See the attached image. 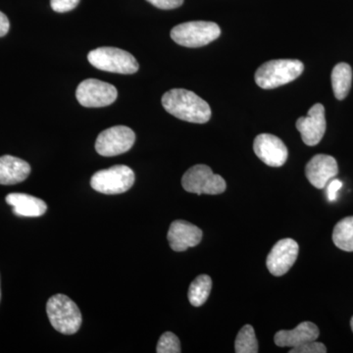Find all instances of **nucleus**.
Here are the masks:
<instances>
[{
    "label": "nucleus",
    "instance_id": "1",
    "mask_svg": "<svg viewBox=\"0 0 353 353\" xmlns=\"http://www.w3.org/2000/svg\"><path fill=\"white\" fill-rule=\"evenodd\" d=\"M162 105L178 119L204 124L211 118V108L205 101L190 90L173 88L162 97Z\"/></svg>",
    "mask_w": 353,
    "mask_h": 353
},
{
    "label": "nucleus",
    "instance_id": "2",
    "mask_svg": "<svg viewBox=\"0 0 353 353\" xmlns=\"http://www.w3.org/2000/svg\"><path fill=\"white\" fill-rule=\"evenodd\" d=\"M304 65L296 59L271 60L255 73V82L264 90H272L292 82L303 74Z\"/></svg>",
    "mask_w": 353,
    "mask_h": 353
},
{
    "label": "nucleus",
    "instance_id": "3",
    "mask_svg": "<svg viewBox=\"0 0 353 353\" xmlns=\"http://www.w3.org/2000/svg\"><path fill=\"white\" fill-rule=\"evenodd\" d=\"M46 312L51 326L64 334H74L82 325V313L77 304L65 294L51 296L46 303Z\"/></svg>",
    "mask_w": 353,
    "mask_h": 353
},
{
    "label": "nucleus",
    "instance_id": "4",
    "mask_svg": "<svg viewBox=\"0 0 353 353\" xmlns=\"http://www.w3.org/2000/svg\"><path fill=\"white\" fill-rule=\"evenodd\" d=\"M221 29L214 22L192 21L176 25L171 31V38L185 48H196L208 46L219 38Z\"/></svg>",
    "mask_w": 353,
    "mask_h": 353
},
{
    "label": "nucleus",
    "instance_id": "5",
    "mask_svg": "<svg viewBox=\"0 0 353 353\" xmlns=\"http://www.w3.org/2000/svg\"><path fill=\"white\" fill-rule=\"evenodd\" d=\"M88 60L92 66L109 73L130 74L138 72L139 65L131 53L120 48H99L90 51Z\"/></svg>",
    "mask_w": 353,
    "mask_h": 353
},
{
    "label": "nucleus",
    "instance_id": "6",
    "mask_svg": "<svg viewBox=\"0 0 353 353\" xmlns=\"http://www.w3.org/2000/svg\"><path fill=\"white\" fill-rule=\"evenodd\" d=\"M183 190L190 194H210L216 196L226 190V181L220 175L213 173L208 165H194L183 174L182 178Z\"/></svg>",
    "mask_w": 353,
    "mask_h": 353
},
{
    "label": "nucleus",
    "instance_id": "7",
    "mask_svg": "<svg viewBox=\"0 0 353 353\" xmlns=\"http://www.w3.org/2000/svg\"><path fill=\"white\" fill-rule=\"evenodd\" d=\"M134 183V171L125 165H116L97 172L90 180L92 189L104 194H123L131 189Z\"/></svg>",
    "mask_w": 353,
    "mask_h": 353
},
{
    "label": "nucleus",
    "instance_id": "8",
    "mask_svg": "<svg viewBox=\"0 0 353 353\" xmlns=\"http://www.w3.org/2000/svg\"><path fill=\"white\" fill-rule=\"evenodd\" d=\"M134 141L136 134L129 127H111L99 134L95 141V150L101 157H116L129 152Z\"/></svg>",
    "mask_w": 353,
    "mask_h": 353
},
{
    "label": "nucleus",
    "instance_id": "9",
    "mask_svg": "<svg viewBox=\"0 0 353 353\" xmlns=\"http://www.w3.org/2000/svg\"><path fill=\"white\" fill-rule=\"evenodd\" d=\"M117 88L97 79H87L78 85L76 97L85 108H105L117 99Z\"/></svg>",
    "mask_w": 353,
    "mask_h": 353
},
{
    "label": "nucleus",
    "instance_id": "10",
    "mask_svg": "<svg viewBox=\"0 0 353 353\" xmlns=\"http://www.w3.org/2000/svg\"><path fill=\"white\" fill-rule=\"evenodd\" d=\"M299 243L292 239H283L272 248L266 259V266L272 275L281 277L296 263L299 256Z\"/></svg>",
    "mask_w": 353,
    "mask_h": 353
},
{
    "label": "nucleus",
    "instance_id": "11",
    "mask_svg": "<svg viewBox=\"0 0 353 353\" xmlns=\"http://www.w3.org/2000/svg\"><path fill=\"white\" fill-rule=\"evenodd\" d=\"M253 150L262 162L270 167H282L289 157L282 139L270 134H259L253 143Z\"/></svg>",
    "mask_w": 353,
    "mask_h": 353
},
{
    "label": "nucleus",
    "instance_id": "12",
    "mask_svg": "<svg viewBox=\"0 0 353 353\" xmlns=\"http://www.w3.org/2000/svg\"><path fill=\"white\" fill-rule=\"evenodd\" d=\"M296 129L301 132V139L306 145H317L326 132L324 106L321 103L314 104L309 109L306 117L297 119Z\"/></svg>",
    "mask_w": 353,
    "mask_h": 353
},
{
    "label": "nucleus",
    "instance_id": "13",
    "mask_svg": "<svg viewBox=\"0 0 353 353\" xmlns=\"http://www.w3.org/2000/svg\"><path fill=\"white\" fill-rule=\"evenodd\" d=\"M338 173V162L331 155H315L305 167V175L309 183L319 190L324 189Z\"/></svg>",
    "mask_w": 353,
    "mask_h": 353
},
{
    "label": "nucleus",
    "instance_id": "14",
    "mask_svg": "<svg viewBox=\"0 0 353 353\" xmlns=\"http://www.w3.org/2000/svg\"><path fill=\"white\" fill-rule=\"evenodd\" d=\"M167 239L174 252H182L199 245L202 240V231L192 223L176 220L169 228Z\"/></svg>",
    "mask_w": 353,
    "mask_h": 353
},
{
    "label": "nucleus",
    "instance_id": "15",
    "mask_svg": "<svg viewBox=\"0 0 353 353\" xmlns=\"http://www.w3.org/2000/svg\"><path fill=\"white\" fill-rule=\"evenodd\" d=\"M319 329L312 322H303L294 330H282L275 334L274 341L280 347H296L303 343L317 340Z\"/></svg>",
    "mask_w": 353,
    "mask_h": 353
},
{
    "label": "nucleus",
    "instance_id": "16",
    "mask_svg": "<svg viewBox=\"0 0 353 353\" xmlns=\"http://www.w3.org/2000/svg\"><path fill=\"white\" fill-rule=\"evenodd\" d=\"M31 173V166L20 158L4 155L0 157V185H16L24 182Z\"/></svg>",
    "mask_w": 353,
    "mask_h": 353
},
{
    "label": "nucleus",
    "instance_id": "17",
    "mask_svg": "<svg viewBox=\"0 0 353 353\" xmlns=\"http://www.w3.org/2000/svg\"><path fill=\"white\" fill-rule=\"evenodd\" d=\"M6 201L12 206L14 214L20 217H39L48 210V205L43 199L30 194L14 192L8 194Z\"/></svg>",
    "mask_w": 353,
    "mask_h": 353
},
{
    "label": "nucleus",
    "instance_id": "18",
    "mask_svg": "<svg viewBox=\"0 0 353 353\" xmlns=\"http://www.w3.org/2000/svg\"><path fill=\"white\" fill-rule=\"evenodd\" d=\"M331 79L334 97L339 101H343L347 97L352 88V67L347 63L336 64L332 72Z\"/></svg>",
    "mask_w": 353,
    "mask_h": 353
},
{
    "label": "nucleus",
    "instance_id": "19",
    "mask_svg": "<svg viewBox=\"0 0 353 353\" xmlns=\"http://www.w3.org/2000/svg\"><path fill=\"white\" fill-rule=\"evenodd\" d=\"M334 245L343 252H353V216L336 223L333 231Z\"/></svg>",
    "mask_w": 353,
    "mask_h": 353
},
{
    "label": "nucleus",
    "instance_id": "20",
    "mask_svg": "<svg viewBox=\"0 0 353 353\" xmlns=\"http://www.w3.org/2000/svg\"><path fill=\"white\" fill-rule=\"evenodd\" d=\"M211 289H212V280L208 275H201L194 279L188 292L190 304L194 307L203 305L208 299Z\"/></svg>",
    "mask_w": 353,
    "mask_h": 353
},
{
    "label": "nucleus",
    "instance_id": "21",
    "mask_svg": "<svg viewBox=\"0 0 353 353\" xmlns=\"http://www.w3.org/2000/svg\"><path fill=\"white\" fill-rule=\"evenodd\" d=\"M236 353H257L259 352V341L252 325H245L239 332L234 341Z\"/></svg>",
    "mask_w": 353,
    "mask_h": 353
},
{
    "label": "nucleus",
    "instance_id": "22",
    "mask_svg": "<svg viewBox=\"0 0 353 353\" xmlns=\"http://www.w3.org/2000/svg\"><path fill=\"white\" fill-rule=\"evenodd\" d=\"M157 353H180L181 350L180 340L175 334L171 332H166L160 336L159 341L157 343Z\"/></svg>",
    "mask_w": 353,
    "mask_h": 353
},
{
    "label": "nucleus",
    "instance_id": "23",
    "mask_svg": "<svg viewBox=\"0 0 353 353\" xmlns=\"http://www.w3.org/2000/svg\"><path fill=\"white\" fill-rule=\"evenodd\" d=\"M290 353H326L327 348L324 343H318V341H312L308 343H303L299 347H292Z\"/></svg>",
    "mask_w": 353,
    "mask_h": 353
},
{
    "label": "nucleus",
    "instance_id": "24",
    "mask_svg": "<svg viewBox=\"0 0 353 353\" xmlns=\"http://www.w3.org/2000/svg\"><path fill=\"white\" fill-rule=\"evenodd\" d=\"M80 0H50L51 8L58 13L69 12L78 6Z\"/></svg>",
    "mask_w": 353,
    "mask_h": 353
},
{
    "label": "nucleus",
    "instance_id": "25",
    "mask_svg": "<svg viewBox=\"0 0 353 353\" xmlns=\"http://www.w3.org/2000/svg\"><path fill=\"white\" fill-rule=\"evenodd\" d=\"M146 1L163 10L178 8L183 3V0H146Z\"/></svg>",
    "mask_w": 353,
    "mask_h": 353
},
{
    "label": "nucleus",
    "instance_id": "26",
    "mask_svg": "<svg viewBox=\"0 0 353 353\" xmlns=\"http://www.w3.org/2000/svg\"><path fill=\"white\" fill-rule=\"evenodd\" d=\"M328 187H327V194H328V199L330 201H336V196H338V192L343 187V183L341 182L338 179H332L328 183Z\"/></svg>",
    "mask_w": 353,
    "mask_h": 353
},
{
    "label": "nucleus",
    "instance_id": "27",
    "mask_svg": "<svg viewBox=\"0 0 353 353\" xmlns=\"http://www.w3.org/2000/svg\"><path fill=\"white\" fill-rule=\"evenodd\" d=\"M9 29H10V23H9L8 18L6 14L0 11V38L6 36L9 32Z\"/></svg>",
    "mask_w": 353,
    "mask_h": 353
},
{
    "label": "nucleus",
    "instance_id": "28",
    "mask_svg": "<svg viewBox=\"0 0 353 353\" xmlns=\"http://www.w3.org/2000/svg\"><path fill=\"white\" fill-rule=\"evenodd\" d=\"M350 327H352V330L353 332V316H352V320H350Z\"/></svg>",
    "mask_w": 353,
    "mask_h": 353
},
{
    "label": "nucleus",
    "instance_id": "29",
    "mask_svg": "<svg viewBox=\"0 0 353 353\" xmlns=\"http://www.w3.org/2000/svg\"><path fill=\"white\" fill-rule=\"evenodd\" d=\"M0 299H1V290H0Z\"/></svg>",
    "mask_w": 353,
    "mask_h": 353
}]
</instances>
